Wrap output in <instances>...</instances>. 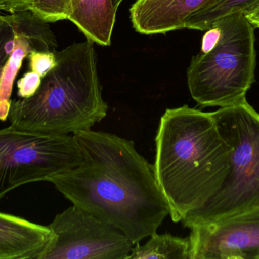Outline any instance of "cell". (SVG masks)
Returning a JSON list of instances; mask_svg holds the SVG:
<instances>
[{
    "label": "cell",
    "instance_id": "6da1fadb",
    "mask_svg": "<svg viewBox=\"0 0 259 259\" xmlns=\"http://www.w3.org/2000/svg\"><path fill=\"white\" fill-rule=\"evenodd\" d=\"M83 155L75 168L49 178L73 205L124 233L133 245L150 237L169 214L153 166L134 141L103 132L74 134Z\"/></svg>",
    "mask_w": 259,
    "mask_h": 259
},
{
    "label": "cell",
    "instance_id": "7a4b0ae2",
    "mask_svg": "<svg viewBox=\"0 0 259 259\" xmlns=\"http://www.w3.org/2000/svg\"><path fill=\"white\" fill-rule=\"evenodd\" d=\"M155 179L175 223L203 206L231 169L232 147L211 113L184 105L166 109L157 131Z\"/></svg>",
    "mask_w": 259,
    "mask_h": 259
},
{
    "label": "cell",
    "instance_id": "3957f363",
    "mask_svg": "<svg viewBox=\"0 0 259 259\" xmlns=\"http://www.w3.org/2000/svg\"><path fill=\"white\" fill-rule=\"evenodd\" d=\"M56 65L42 78L36 92L12 100L11 125L28 132L74 135L91 130L107 115L102 96L94 42L87 38L55 51Z\"/></svg>",
    "mask_w": 259,
    "mask_h": 259
},
{
    "label": "cell",
    "instance_id": "277c9868",
    "mask_svg": "<svg viewBox=\"0 0 259 259\" xmlns=\"http://www.w3.org/2000/svg\"><path fill=\"white\" fill-rule=\"evenodd\" d=\"M214 23L221 36L214 48L192 57L187 84L193 100L202 107L232 106L246 100L255 82V27L242 12Z\"/></svg>",
    "mask_w": 259,
    "mask_h": 259
},
{
    "label": "cell",
    "instance_id": "5b68a950",
    "mask_svg": "<svg viewBox=\"0 0 259 259\" xmlns=\"http://www.w3.org/2000/svg\"><path fill=\"white\" fill-rule=\"evenodd\" d=\"M222 138L232 147L231 169L221 188L182 220L190 228L259 208V114L243 100L211 112Z\"/></svg>",
    "mask_w": 259,
    "mask_h": 259
},
{
    "label": "cell",
    "instance_id": "8992f818",
    "mask_svg": "<svg viewBox=\"0 0 259 259\" xmlns=\"http://www.w3.org/2000/svg\"><path fill=\"white\" fill-rule=\"evenodd\" d=\"M82 160L74 135L28 132L12 125L0 129V200L21 186L72 170Z\"/></svg>",
    "mask_w": 259,
    "mask_h": 259
},
{
    "label": "cell",
    "instance_id": "52a82bcc",
    "mask_svg": "<svg viewBox=\"0 0 259 259\" xmlns=\"http://www.w3.org/2000/svg\"><path fill=\"white\" fill-rule=\"evenodd\" d=\"M48 227L53 239L36 259H128L134 246L124 233L74 205Z\"/></svg>",
    "mask_w": 259,
    "mask_h": 259
},
{
    "label": "cell",
    "instance_id": "ba28073f",
    "mask_svg": "<svg viewBox=\"0 0 259 259\" xmlns=\"http://www.w3.org/2000/svg\"><path fill=\"white\" fill-rule=\"evenodd\" d=\"M190 229V259H259V208Z\"/></svg>",
    "mask_w": 259,
    "mask_h": 259
},
{
    "label": "cell",
    "instance_id": "9c48e42d",
    "mask_svg": "<svg viewBox=\"0 0 259 259\" xmlns=\"http://www.w3.org/2000/svg\"><path fill=\"white\" fill-rule=\"evenodd\" d=\"M14 31V47L2 75L0 83V120L9 114L12 85L24 58L31 52H55L58 47L56 36L48 23L31 11L5 15Z\"/></svg>",
    "mask_w": 259,
    "mask_h": 259
},
{
    "label": "cell",
    "instance_id": "30bf717a",
    "mask_svg": "<svg viewBox=\"0 0 259 259\" xmlns=\"http://www.w3.org/2000/svg\"><path fill=\"white\" fill-rule=\"evenodd\" d=\"M219 0H137L130 9L136 31L163 34L185 27L193 14Z\"/></svg>",
    "mask_w": 259,
    "mask_h": 259
},
{
    "label": "cell",
    "instance_id": "8fae6325",
    "mask_svg": "<svg viewBox=\"0 0 259 259\" xmlns=\"http://www.w3.org/2000/svg\"><path fill=\"white\" fill-rule=\"evenodd\" d=\"M53 237L48 226L0 211V259H36Z\"/></svg>",
    "mask_w": 259,
    "mask_h": 259
},
{
    "label": "cell",
    "instance_id": "7c38bea8",
    "mask_svg": "<svg viewBox=\"0 0 259 259\" xmlns=\"http://www.w3.org/2000/svg\"><path fill=\"white\" fill-rule=\"evenodd\" d=\"M117 11L112 0H71L68 20L88 39L100 45L109 46Z\"/></svg>",
    "mask_w": 259,
    "mask_h": 259
},
{
    "label": "cell",
    "instance_id": "4fadbf2b",
    "mask_svg": "<svg viewBox=\"0 0 259 259\" xmlns=\"http://www.w3.org/2000/svg\"><path fill=\"white\" fill-rule=\"evenodd\" d=\"M128 259H190V239L155 232L143 246L136 244Z\"/></svg>",
    "mask_w": 259,
    "mask_h": 259
},
{
    "label": "cell",
    "instance_id": "5bb4252c",
    "mask_svg": "<svg viewBox=\"0 0 259 259\" xmlns=\"http://www.w3.org/2000/svg\"><path fill=\"white\" fill-rule=\"evenodd\" d=\"M258 4L259 0H219L193 14L184 28L205 31L219 18L234 12H244Z\"/></svg>",
    "mask_w": 259,
    "mask_h": 259
},
{
    "label": "cell",
    "instance_id": "9a60e30c",
    "mask_svg": "<svg viewBox=\"0 0 259 259\" xmlns=\"http://www.w3.org/2000/svg\"><path fill=\"white\" fill-rule=\"evenodd\" d=\"M31 12L47 23L68 20L71 0H35Z\"/></svg>",
    "mask_w": 259,
    "mask_h": 259
},
{
    "label": "cell",
    "instance_id": "2e32d148",
    "mask_svg": "<svg viewBox=\"0 0 259 259\" xmlns=\"http://www.w3.org/2000/svg\"><path fill=\"white\" fill-rule=\"evenodd\" d=\"M13 47V29L5 15H0V83L3 69Z\"/></svg>",
    "mask_w": 259,
    "mask_h": 259
},
{
    "label": "cell",
    "instance_id": "e0dca14e",
    "mask_svg": "<svg viewBox=\"0 0 259 259\" xmlns=\"http://www.w3.org/2000/svg\"><path fill=\"white\" fill-rule=\"evenodd\" d=\"M28 59L30 71L38 73L42 78L56 65L55 52H31Z\"/></svg>",
    "mask_w": 259,
    "mask_h": 259
},
{
    "label": "cell",
    "instance_id": "ac0fdd59",
    "mask_svg": "<svg viewBox=\"0 0 259 259\" xmlns=\"http://www.w3.org/2000/svg\"><path fill=\"white\" fill-rule=\"evenodd\" d=\"M42 80V76L35 71H30L25 73L17 83L20 98H27L33 95L39 88Z\"/></svg>",
    "mask_w": 259,
    "mask_h": 259
},
{
    "label": "cell",
    "instance_id": "d6986e66",
    "mask_svg": "<svg viewBox=\"0 0 259 259\" xmlns=\"http://www.w3.org/2000/svg\"><path fill=\"white\" fill-rule=\"evenodd\" d=\"M221 36L220 26L217 23H214L208 30H205V34L202 36L201 53H208L214 48Z\"/></svg>",
    "mask_w": 259,
    "mask_h": 259
},
{
    "label": "cell",
    "instance_id": "ffe728a7",
    "mask_svg": "<svg viewBox=\"0 0 259 259\" xmlns=\"http://www.w3.org/2000/svg\"><path fill=\"white\" fill-rule=\"evenodd\" d=\"M3 11L15 13L24 11H31L35 0H1Z\"/></svg>",
    "mask_w": 259,
    "mask_h": 259
},
{
    "label": "cell",
    "instance_id": "44dd1931",
    "mask_svg": "<svg viewBox=\"0 0 259 259\" xmlns=\"http://www.w3.org/2000/svg\"><path fill=\"white\" fill-rule=\"evenodd\" d=\"M243 13L253 27L259 29V4L245 11Z\"/></svg>",
    "mask_w": 259,
    "mask_h": 259
},
{
    "label": "cell",
    "instance_id": "7402d4cb",
    "mask_svg": "<svg viewBox=\"0 0 259 259\" xmlns=\"http://www.w3.org/2000/svg\"><path fill=\"white\" fill-rule=\"evenodd\" d=\"M122 1H124V0H112L114 8L118 10V7H119L120 4L122 3Z\"/></svg>",
    "mask_w": 259,
    "mask_h": 259
},
{
    "label": "cell",
    "instance_id": "603a6c76",
    "mask_svg": "<svg viewBox=\"0 0 259 259\" xmlns=\"http://www.w3.org/2000/svg\"><path fill=\"white\" fill-rule=\"evenodd\" d=\"M0 11H3V6H2L1 0H0Z\"/></svg>",
    "mask_w": 259,
    "mask_h": 259
}]
</instances>
